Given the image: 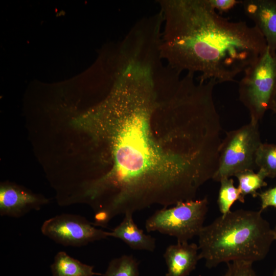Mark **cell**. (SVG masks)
Listing matches in <instances>:
<instances>
[{"mask_svg": "<svg viewBox=\"0 0 276 276\" xmlns=\"http://www.w3.org/2000/svg\"><path fill=\"white\" fill-rule=\"evenodd\" d=\"M245 14L264 36L271 53H276V0L241 1Z\"/></svg>", "mask_w": 276, "mask_h": 276, "instance_id": "9c48e42d", "label": "cell"}, {"mask_svg": "<svg viewBox=\"0 0 276 276\" xmlns=\"http://www.w3.org/2000/svg\"><path fill=\"white\" fill-rule=\"evenodd\" d=\"M262 143L259 123L249 122L229 131L222 140L217 170L212 179L220 182L246 170H254L257 151Z\"/></svg>", "mask_w": 276, "mask_h": 276, "instance_id": "8992f818", "label": "cell"}, {"mask_svg": "<svg viewBox=\"0 0 276 276\" xmlns=\"http://www.w3.org/2000/svg\"><path fill=\"white\" fill-rule=\"evenodd\" d=\"M261 200V209L262 212L269 206L276 208V186L258 193Z\"/></svg>", "mask_w": 276, "mask_h": 276, "instance_id": "ac0fdd59", "label": "cell"}, {"mask_svg": "<svg viewBox=\"0 0 276 276\" xmlns=\"http://www.w3.org/2000/svg\"><path fill=\"white\" fill-rule=\"evenodd\" d=\"M272 276H276V267L274 269V270L273 271V275Z\"/></svg>", "mask_w": 276, "mask_h": 276, "instance_id": "603a6c76", "label": "cell"}, {"mask_svg": "<svg viewBox=\"0 0 276 276\" xmlns=\"http://www.w3.org/2000/svg\"><path fill=\"white\" fill-rule=\"evenodd\" d=\"M211 6L219 13L227 12L233 9L237 4L241 3V1L236 0H208Z\"/></svg>", "mask_w": 276, "mask_h": 276, "instance_id": "d6986e66", "label": "cell"}, {"mask_svg": "<svg viewBox=\"0 0 276 276\" xmlns=\"http://www.w3.org/2000/svg\"><path fill=\"white\" fill-rule=\"evenodd\" d=\"M151 68L125 65L111 92L76 122L103 167L84 179L79 200L113 218L195 199L214 168L192 125L172 110Z\"/></svg>", "mask_w": 276, "mask_h": 276, "instance_id": "6da1fadb", "label": "cell"}, {"mask_svg": "<svg viewBox=\"0 0 276 276\" xmlns=\"http://www.w3.org/2000/svg\"><path fill=\"white\" fill-rule=\"evenodd\" d=\"M49 200L19 186L3 183L0 186V215L19 218L32 210H39Z\"/></svg>", "mask_w": 276, "mask_h": 276, "instance_id": "ba28073f", "label": "cell"}, {"mask_svg": "<svg viewBox=\"0 0 276 276\" xmlns=\"http://www.w3.org/2000/svg\"><path fill=\"white\" fill-rule=\"evenodd\" d=\"M255 163L266 177H276V145L262 143L257 151Z\"/></svg>", "mask_w": 276, "mask_h": 276, "instance_id": "9a60e30c", "label": "cell"}, {"mask_svg": "<svg viewBox=\"0 0 276 276\" xmlns=\"http://www.w3.org/2000/svg\"><path fill=\"white\" fill-rule=\"evenodd\" d=\"M273 231L274 233L275 240H276V225L274 227V228L273 229Z\"/></svg>", "mask_w": 276, "mask_h": 276, "instance_id": "7402d4cb", "label": "cell"}, {"mask_svg": "<svg viewBox=\"0 0 276 276\" xmlns=\"http://www.w3.org/2000/svg\"><path fill=\"white\" fill-rule=\"evenodd\" d=\"M198 236L199 258L205 260L209 268L223 262L261 261L275 240L260 210L243 209L221 215L203 226Z\"/></svg>", "mask_w": 276, "mask_h": 276, "instance_id": "3957f363", "label": "cell"}, {"mask_svg": "<svg viewBox=\"0 0 276 276\" xmlns=\"http://www.w3.org/2000/svg\"><path fill=\"white\" fill-rule=\"evenodd\" d=\"M164 27L159 51L171 68L194 74L199 82L235 81L265 51L258 28L218 14L208 0L158 1Z\"/></svg>", "mask_w": 276, "mask_h": 276, "instance_id": "7a4b0ae2", "label": "cell"}, {"mask_svg": "<svg viewBox=\"0 0 276 276\" xmlns=\"http://www.w3.org/2000/svg\"><path fill=\"white\" fill-rule=\"evenodd\" d=\"M124 215L122 221L109 232V237L121 240L132 249L153 251L156 246L155 239L145 234L137 227L133 219V213Z\"/></svg>", "mask_w": 276, "mask_h": 276, "instance_id": "8fae6325", "label": "cell"}, {"mask_svg": "<svg viewBox=\"0 0 276 276\" xmlns=\"http://www.w3.org/2000/svg\"><path fill=\"white\" fill-rule=\"evenodd\" d=\"M276 114V92L273 97L270 109Z\"/></svg>", "mask_w": 276, "mask_h": 276, "instance_id": "44dd1931", "label": "cell"}, {"mask_svg": "<svg viewBox=\"0 0 276 276\" xmlns=\"http://www.w3.org/2000/svg\"><path fill=\"white\" fill-rule=\"evenodd\" d=\"M139 263L132 255H123L110 261L104 276H139Z\"/></svg>", "mask_w": 276, "mask_h": 276, "instance_id": "2e32d148", "label": "cell"}, {"mask_svg": "<svg viewBox=\"0 0 276 276\" xmlns=\"http://www.w3.org/2000/svg\"><path fill=\"white\" fill-rule=\"evenodd\" d=\"M220 182L217 203L220 212L222 215H225L231 211V208L235 201L238 200L244 203L245 198L239 188L235 186L232 178H225Z\"/></svg>", "mask_w": 276, "mask_h": 276, "instance_id": "4fadbf2b", "label": "cell"}, {"mask_svg": "<svg viewBox=\"0 0 276 276\" xmlns=\"http://www.w3.org/2000/svg\"><path fill=\"white\" fill-rule=\"evenodd\" d=\"M94 221L92 222L94 226L106 227L108 222L112 219L110 214L105 210H99L95 212Z\"/></svg>", "mask_w": 276, "mask_h": 276, "instance_id": "ffe728a7", "label": "cell"}, {"mask_svg": "<svg viewBox=\"0 0 276 276\" xmlns=\"http://www.w3.org/2000/svg\"><path fill=\"white\" fill-rule=\"evenodd\" d=\"M252 263L244 261L227 263V269L223 276H259L252 267Z\"/></svg>", "mask_w": 276, "mask_h": 276, "instance_id": "e0dca14e", "label": "cell"}, {"mask_svg": "<svg viewBox=\"0 0 276 276\" xmlns=\"http://www.w3.org/2000/svg\"><path fill=\"white\" fill-rule=\"evenodd\" d=\"M52 276H94L103 275L93 271L94 266L81 262L60 251L54 257L51 265Z\"/></svg>", "mask_w": 276, "mask_h": 276, "instance_id": "7c38bea8", "label": "cell"}, {"mask_svg": "<svg viewBox=\"0 0 276 276\" xmlns=\"http://www.w3.org/2000/svg\"><path fill=\"white\" fill-rule=\"evenodd\" d=\"M244 73L239 82V100L248 109L250 121L259 123L270 109L276 92V53L267 47Z\"/></svg>", "mask_w": 276, "mask_h": 276, "instance_id": "277c9868", "label": "cell"}, {"mask_svg": "<svg viewBox=\"0 0 276 276\" xmlns=\"http://www.w3.org/2000/svg\"><path fill=\"white\" fill-rule=\"evenodd\" d=\"M206 197L180 202L155 211L146 221L147 232L157 231L185 243L198 236L208 211Z\"/></svg>", "mask_w": 276, "mask_h": 276, "instance_id": "5b68a950", "label": "cell"}, {"mask_svg": "<svg viewBox=\"0 0 276 276\" xmlns=\"http://www.w3.org/2000/svg\"><path fill=\"white\" fill-rule=\"evenodd\" d=\"M41 232L66 246L80 247L109 237V232L96 228L84 217L71 214H62L46 220Z\"/></svg>", "mask_w": 276, "mask_h": 276, "instance_id": "52a82bcc", "label": "cell"}, {"mask_svg": "<svg viewBox=\"0 0 276 276\" xmlns=\"http://www.w3.org/2000/svg\"><path fill=\"white\" fill-rule=\"evenodd\" d=\"M198 245L194 243H177L168 246L164 254L168 267L166 276H188L199 260Z\"/></svg>", "mask_w": 276, "mask_h": 276, "instance_id": "30bf717a", "label": "cell"}, {"mask_svg": "<svg viewBox=\"0 0 276 276\" xmlns=\"http://www.w3.org/2000/svg\"><path fill=\"white\" fill-rule=\"evenodd\" d=\"M235 176L238 179V188L244 198L249 194L254 197L257 196V191L267 185L265 181L266 177L260 170L257 173L254 170H246L237 174Z\"/></svg>", "mask_w": 276, "mask_h": 276, "instance_id": "5bb4252c", "label": "cell"}]
</instances>
